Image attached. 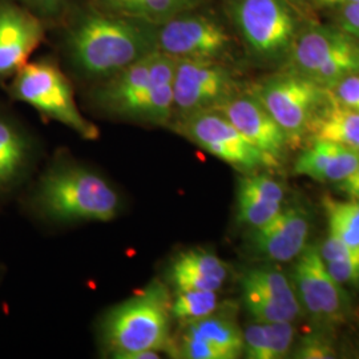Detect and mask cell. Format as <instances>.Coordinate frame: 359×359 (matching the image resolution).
<instances>
[{
    "mask_svg": "<svg viewBox=\"0 0 359 359\" xmlns=\"http://www.w3.org/2000/svg\"><path fill=\"white\" fill-rule=\"evenodd\" d=\"M156 27L116 13H88L68 34L71 59L90 76H112L157 51Z\"/></svg>",
    "mask_w": 359,
    "mask_h": 359,
    "instance_id": "6da1fadb",
    "label": "cell"
},
{
    "mask_svg": "<svg viewBox=\"0 0 359 359\" xmlns=\"http://www.w3.org/2000/svg\"><path fill=\"white\" fill-rule=\"evenodd\" d=\"M35 205L57 222L112 221L121 210L115 188L90 168L65 164L52 168L39 182Z\"/></svg>",
    "mask_w": 359,
    "mask_h": 359,
    "instance_id": "7a4b0ae2",
    "label": "cell"
},
{
    "mask_svg": "<svg viewBox=\"0 0 359 359\" xmlns=\"http://www.w3.org/2000/svg\"><path fill=\"white\" fill-rule=\"evenodd\" d=\"M170 302L167 286L156 280L108 311L102 323V335L114 358L127 359L140 351L169 350Z\"/></svg>",
    "mask_w": 359,
    "mask_h": 359,
    "instance_id": "3957f363",
    "label": "cell"
},
{
    "mask_svg": "<svg viewBox=\"0 0 359 359\" xmlns=\"http://www.w3.org/2000/svg\"><path fill=\"white\" fill-rule=\"evenodd\" d=\"M11 93L16 100L29 104L86 140H96L100 135L99 128L79 111L68 79L50 62L27 63L16 72Z\"/></svg>",
    "mask_w": 359,
    "mask_h": 359,
    "instance_id": "277c9868",
    "label": "cell"
},
{
    "mask_svg": "<svg viewBox=\"0 0 359 359\" xmlns=\"http://www.w3.org/2000/svg\"><path fill=\"white\" fill-rule=\"evenodd\" d=\"M253 95L268 109L287 136L289 145H298L326 102V90L299 74L271 77L261 83Z\"/></svg>",
    "mask_w": 359,
    "mask_h": 359,
    "instance_id": "5b68a950",
    "label": "cell"
},
{
    "mask_svg": "<svg viewBox=\"0 0 359 359\" xmlns=\"http://www.w3.org/2000/svg\"><path fill=\"white\" fill-rule=\"evenodd\" d=\"M173 128L208 154L240 170L253 172L259 168L277 165L270 157L248 142L231 121L216 109L198 111L180 117Z\"/></svg>",
    "mask_w": 359,
    "mask_h": 359,
    "instance_id": "8992f818",
    "label": "cell"
},
{
    "mask_svg": "<svg viewBox=\"0 0 359 359\" xmlns=\"http://www.w3.org/2000/svg\"><path fill=\"white\" fill-rule=\"evenodd\" d=\"M233 19L248 47L262 57H276L292 48L297 18L285 0H234Z\"/></svg>",
    "mask_w": 359,
    "mask_h": 359,
    "instance_id": "52a82bcc",
    "label": "cell"
},
{
    "mask_svg": "<svg viewBox=\"0 0 359 359\" xmlns=\"http://www.w3.org/2000/svg\"><path fill=\"white\" fill-rule=\"evenodd\" d=\"M233 95L231 72L215 59H176L173 117L213 109Z\"/></svg>",
    "mask_w": 359,
    "mask_h": 359,
    "instance_id": "ba28073f",
    "label": "cell"
},
{
    "mask_svg": "<svg viewBox=\"0 0 359 359\" xmlns=\"http://www.w3.org/2000/svg\"><path fill=\"white\" fill-rule=\"evenodd\" d=\"M297 258L292 285L301 308L316 321L327 325L344 321L345 293L342 292V285L330 276L322 259L320 248L314 245L305 246Z\"/></svg>",
    "mask_w": 359,
    "mask_h": 359,
    "instance_id": "9c48e42d",
    "label": "cell"
},
{
    "mask_svg": "<svg viewBox=\"0 0 359 359\" xmlns=\"http://www.w3.org/2000/svg\"><path fill=\"white\" fill-rule=\"evenodd\" d=\"M229 44L224 27L203 15L180 13L156 27L157 50L176 59H216Z\"/></svg>",
    "mask_w": 359,
    "mask_h": 359,
    "instance_id": "30bf717a",
    "label": "cell"
},
{
    "mask_svg": "<svg viewBox=\"0 0 359 359\" xmlns=\"http://www.w3.org/2000/svg\"><path fill=\"white\" fill-rule=\"evenodd\" d=\"M213 109L225 116L248 142L278 164L289 145L287 136L253 93H233Z\"/></svg>",
    "mask_w": 359,
    "mask_h": 359,
    "instance_id": "8fae6325",
    "label": "cell"
},
{
    "mask_svg": "<svg viewBox=\"0 0 359 359\" xmlns=\"http://www.w3.org/2000/svg\"><path fill=\"white\" fill-rule=\"evenodd\" d=\"M43 35L38 18L11 3H0V80L27 65Z\"/></svg>",
    "mask_w": 359,
    "mask_h": 359,
    "instance_id": "7c38bea8",
    "label": "cell"
},
{
    "mask_svg": "<svg viewBox=\"0 0 359 359\" xmlns=\"http://www.w3.org/2000/svg\"><path fill=\"white\" fill-rule=\"evenodd\" d=\"M308 213L299 206H290L250 234V245L261 256L286 262L297 258L306 246Z\"/></svg>",
    "mask_w": 359,
    "mask_h": 359,
    "instance_id": "4fadbf2b",
    "label": "cell"
},
{
    "mask_svg": "<svg viewBox=\"0 0 359 359\" xmlns=\"http://www.w3.org/2000/svg\"><path fill=\"white\" fill-rule=\"evenodd\" d=\"M169 283L176 292H217L228 277L225 262L205 249H189L175 257L169 268Z\"/></svg>",
    "mask_w": 359,
    "mask_h": 359,
    "instance_id": "5bb4252c",
    "label": "cell"
},
{
    "mask_svg": "<svg viewBox=\"0 0 359 359\" xmlns=\"http://www.w3.org/2000/svg\"><path fill=\"white\" fill-rule=\"evenodd\" d=\"M358 164V151L337 142L314 140L295 161L294 173L322 182H341Z\"/></svg>",
    "mask_w": 359,
    "mask_h": 359,
    "instance_id": "9a60e30c",
    "label": "cell"
},
{
    "mask_svg": "<svg viewBox=\"0 0 359 359\" xmlns=\"http://www.w3.org/2000/svg\"><path fill=\"white\" fill-rule=\"evenodd\" d=\"M152 57L154 52L111 76L97 96L104 109L123 116L129 107L152 86Z\"/></svg>",
    "mask_w": 359,
    "mask_h": 359,
    "instance_id": "2e32d148",
    "label": "cell"
},
{
    "mask_svg": "<svg viewBox=\"0 0 359 359\" xmlns=\"http://www.w3.org/2000/svg\"><path fill=\"white\" fill-rule=\"evenodd\" d=\"M357 39L341 29L313 28L304 32L293 43V65L295 74L310 77L321 65L338 52L345 50Z\"/></svg>",
    "mask_w": 359,
    "mask_h": 359,
    "instance_id": "e0dca14e",
    "label": "cell"
},
{
    "mask_svg": "<svg viewBox=\"0 0 359 359\" xmlns=\"http://www.w3.org/2000/svg\"><path fill=\"white\" fill-rule=\"evenodd\" d=\"M309 133L314 140L337 142L359 152V112L338 103L332 95L314 116Z\"/></svg>",
    "mask_w": 359,
    "mask_h": 359,
    "instance_id": "ac0fdd59",
    "label": "cell"
},
{
    "mask_svg": "<svg viewBox=\"0 0 359 359\" xmlns=\"http://www.w3.org/2000/svg\"><path fill=\"white\" fill-rule=\"evenodd\" d=\"M108 13L158 26L194 10L203 0H97Z\"/></svg>",
    "mask_w": 359,
    "mask_h": 359,
    "instance_id": "d6986e66",
    "label": "cell"
},
{
    "mask_svg": "<svg viewBox=\"0 0 359 359\" xmlns=\"http://www.w3.org/2000/svg\"><path fill=\"white\" fill-rule=\"evenodd\" d=\"M184 335L200 339L218 350L225 359L238 358L244 350V335L234 322L209 316L203 320L187 323Z\"/></svg>",
    "mask_w": 359,
    "mask_h": 359,
    "instance_id": "ffe728a7",
    "label": "cell"
},
{
    "mask_svg": "<svg viewBox=\"0 0 359 359\" xmlns=\"http://www.w3.org/2000/svg\"><path fill=\"white\" fill-rule=\"evenodd\" d=\"M28 142L13 123L0 117V194L11 189L28 161Z\"/></svg>",
    "mask_w": 359,
    "mask_h": 359,
    "instance_id": "44dd1931",
    "label": "cell"
},
{
    "mask_svg": "<svg viewBox=\"0 0 359 359\" xmlns=\"http://www.w3.org/2000/svg\"><path fill=\"white\" fill-rule=\"evenodd\" d=\"M241 286L252 287L258 293L266 295L289 311L293 318H297L302 311L293 285L277 270L266 268L248 270L241 278Z\"/></svg>",
    "mask_w": 359,
    "mask_h": 359,
    "instance_id": "7402d4cb",
    "label": "cell"
},
{
    "mask_svg": "<svg viewBox=\"0 0 359 359\" xmlns=\"http://www.w3.org/2000/svg\"><path fill=\"white\" fill-rule=\"evenodd\" d=\"M329 233L338 236L359 255V201H337L332 197L323 198Z\"/></svg>",
    "mask_w": 359,
    "mask_h": 359,
    "instance_id": "603a6c76",
    "label": "cell"
},
{
    "mask_svg": "<svg viewBox=\"0 0 359 359\" xmlns=\"http://www.w3.org/2000/svg\"><path fill=\"white\" fill-rule=\"evenodd\" d=\"M217 306L216 292L181 290L170 302V314L177 321L191 323L215 314Z\"/></svg>",
    "mask_w": 359,
    "mask_h": 359,
    "instance_id": "cb8c5ba5",
    "label": "cell"
},
{
    "mask_svg": "<svg viewBox=\"0 0 359 359\" xmlns=\"http://www.w3.org/2000/svg\"><path fill=\"white\" fill-rule=\"evenodd\" d=\"M359 72V44L354 40L345 50L338 52L329 62L321 65L311 76L323 88H332L339 80Z\"/></svg>",
    "mask_w": 359,
    "mask_h": 359,
    "instance_id": "d4e9b609",
    "label": "cell"
},
{
    "mask_svg": "<svg viewBox=\"0 0 359 359\" xmlns=\"http://www.w3.org/2000/svg\"><path fill=\"white\" fill-rule=\"evenodd\" d=\"M241 289H243V301H244L245 308L256 322L273 323V322H292L294 320L289 311L281 308L278 304H276L266 295L258 293L252 287L241 286Z\"/></svg>",
    "mask_w": 359,
    "mask_h": 359,
    "instance_id": "484cf974",
    "label": "cell"
},
{
    "mask_svg": "<svg viewBox=\"0 0 359 359\" xmlns=\"http://www.w3.org/2000/svg\"><path fill=\"white\" fill-rule=\"evenodd\" d=\"M283 209V204L266 203L250 197L237 196V217L245 225L256 229L266 225Z\"/></svg>",
    "mask_w": 359,
    "mask_h": 359,
    "instance_id": "4316f807",
    "label": "cell"
},
{
    "mask_svg": "<svg viewBox=\"0 0 359 359\" xmlns=\"http://www.w3.org/2000/svg\"><path fill=\"white\" fill-rule=\"evenodd\" d=\"M238 196L256 198L266 203L283 204V187L269 176L248 175L240 180Z\"/></svg>",
    "mask_w": 359,
    "mask_h": 359,
    "instance_id": "83f0119b",
    "label": "cell"
},
{
    "mask_svg": "<svg viewBox=\"0 0 359 359\" xmlns=\"http://www.w3.org/2000/svg\"><path fill=\"white\" fill-rule=\"evenodd\" d=\"M269 341L270 359L285 358L293 346L294 327L290 321L264 323Z\"/></svg>",
    "mask_w": 359,
    "mask_h": 359,
    "instance_id": "f1b7e54d",
    "label": "cell"
},
{
    "mask_svg": "<svg viewBox=\"0 0 359 359\" xmlns=\"http://www.w3.org/2000/svg\"><path fill=\"white\" fill-rule=\"evenodd\" d=\"M243 335H244L243 353L246 358L270 359L268 333L262 322L249 325L245 329Z\"/></svg>",
    "mask_w": 359,
    "mask_h": 359,
    "instance_id": "f546056e",
    "label": "cell"
},
{
    "mask_svg": "<svg viewBox=\"0 0 359 359\" xmlns=\"http://www.w3.org/2000/svg\"><path fill=\"white\" fill-rule=\"evenodd\" d=\"M297 359H333L338 357L334 345L323 335L313 334L305 337L295 348Z\"/></svg>",
    "mask_w": 359,
    "mask_h": 359,
    "instance_id": "4dcf8cb0",
    "label": "cell"
},
{
    "mask_svg": "<svg viewBox=\"0 0 359 359\" xmlns=\"http://www.w3.org/2000/svg\"><path fill=\"white\" fill-rule=\"evenodd\" d=\"M332 88V95L338 103L359 112V72L339 80Z\"/></svg>",
    "mask_w": 359,
    "mask_h": 359,
    "instance_id": "1f68e13d",
    "label": "cell"
},
{
    "mask_svg": "<svg viewBox=\"0 0 359 359\" xmlns=\"http://www.w3.org/2000/svg\"><path fill=\"white\" fill-rule=\"evenodd\" d=\"M320 253L325 262L359 258L357 252H354L348 245L345 244L338 236H335L333 233H329L327 238L323 241V244L320 248Z\"/></svg>",
    "mask_w": 359,
    "mask_h": 359,
    "instance_id": "d6a6232c",
    "label": "cell"
},
{
    "mask_svg": "<svg viewBox=\"0 0 359 359\" xmlns=\"http://www.w3.org/2000/svg\"><path fill=\"white\" fill-rule=\"evenodd\" d=\"M330 276L339 285L359 283V258L325 262Z\"/></svg>",
    "mask_w": 359,
    "mask_h": 359,
    "instance_id": "836d02e7",
    "label": "cell"
},
{
    "mask_svg": "<svg viewBox=\"0 0 359 359\" xmlns=\"http://www.w3.org/2000/svg\"><path fill=\"white\" fill-rule=\"evenodd\" d=\"M339 29L354 39H359V1L338 10Z\"/></svg>",
    "mask_w": 359,
    "mask_h": 359,
    "instance_id": "e575fe53",
    "label": "cell"
},
{
    "mask_svg": "<svg viewBox=\"0 0 359 359\" xmlns=\"http://www.w3.org/2000/svg\"><path fill=\"white\" fill-rule=\"evenodd\" d=\"M339 189L346 193L353 200L359 201V164L358 167L353 170V173H350L346 179L341 181Z\"/></svg>",
    "mask_w": 359,
    "mask_h": 359,
    "instance_id": "d590c367",
    "label": "cell"
},
{
    "mask_svg": "<svg viewBox=\"0 0 359 359\" xmlns=\"http://www.w3.org/2000/svg\"><path fill=\"white\" fill-rule=\"evenodd\" d=\"M313 6L321 8H342L350 4L358 3L359 0H309Z\"/></svg>",
    "mask_w": 359,
    "mask_h": 359,
    "instance_id": "8d00e7d4",
    "label": "cell"
},
{
    "mask_svg": "<svg viewBox=\"0 0 359 359\" xmlns=\"http://www.w3.org/2000/svg\"><path fill=\"white\" fill-rule=\"evenodd\" d=\"M28 1L40 10H43L44 13H55L56 10L60 8L65 0H28Z\"/></svg>",
    "mask_w": 359,
    "mask_h": 359,
    "instance_id": "74e56055",
    "label": "cell"
}]
</instances>
